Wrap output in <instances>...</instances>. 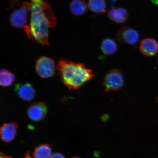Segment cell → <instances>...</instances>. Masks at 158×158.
<instances>
[{
  "label": "cell",
  "instance_id": "8",
  "mask_svg": "<svg viewBox=\"0 0 158 158\" xmlns=\"http://www.w3.org/2000/svg\"><path fill=\"white\" fill-rule=\"evenodd\" d=\"M18 127V125L15 122L3 124L0 130V137L2 141L5 143L12 141L16 135Z\"/></svg>",
  "mask_w": 158,
  "mask_h": 158
},
{
  "label": "cell",
  "instance_id": "15",
  "mask_svg": "<svg viewBox=\"0 0 158 158\" xmlns=\"http://www.w3.org/2000/svg\"><path fill=\"white\" fill-rule=\"evenodd\" d=\"M33 158H49L52 155V148L48 144L37 146L33 152Z\"/></svg>",
  "mask_w": 158,
  "mask_h": 158
},
{
  "label": "cell",
  "instance_id": "5",
  "mask_svg": "<svg viewBox=\"0 0 158 158\" xmlns=\"http://www.w3.org/2000/svg\"><path fill=\"white\" fill-rule=\"evenodd\" d=\"M55 70V62L52 58L41 56L37 61L35 70L37 74L42 78H49L54 76Z\"/></svg>",
  "mask_w": 158,
  "mask_h": 158
},
{
  "label": "cell",
  "instance_id": "9",
  "mask_svg": "<svg viewBox=\"0 0 158 158\" xmlns=\"http://www.w3.org/2000/svg\"><path fill=\"white\" fill-rule=\"evenodd\" d=\"M15 90L20 98L26 101L33 99L35 95L34 88L28 82L17 84L15 87Z\"/></svg>",
  "mask_w": 158,
  "mask_h": 158
},
{
  "label": "cell",
  "instance_id": "6",
  "mask_svg": "<svg viewBox=\"0 0 158 158\" xmlns=\"http://www.w3.org/2000/svg\"><path fill=\"white\" fill-rule=\"evenodd\" d=\"M117 38L120 43L136 45L139 42V35L135 29L129 27L124 26L118 31Z\"/></svg>",
  "mask_w": 158,
  "mask_h": 158
},
{
  "label": "cell",
  "instance_id": "16",
  "mask_svg": "<svg viewBox=\"0 0 158 158\" xmlns=\"http://www.w3.org/2000/svg\"><path fill=\"white\" fill-rule=\"evenodd\" d=\"M15 75L7 69L2 68L0 72V85L3 87L11 85L15 80Z\"/></svg>",
  "mask_w": 158,
  "mask_h": 158
},
{
  "label": "cell",
  "instance_id": "12",
  "mask_svg": "<svg viewBox=\"0 0 158 158\" xmlns=\"http://www.w3.org/2000/svg\"><path fill=\"white\" fill-rule=\"evenodd\" d=\"M100 48L104 54L112 55L117 52L118 45L113 39L106 38L102 41L101 43Z\"/></svg>",
  "mask_w": 158,
  "mask_h": 158
},
{
  "label": "cell",
  "instance_id": "20",
  "mask_svg": "<svg viewBox=\"0 0 158 158\" xmlns=\"http://www.w3.org/2000/svg\"><path fill=\"white\" fill-rule=\"evenodd\" d=\"M151 1L154 4L158 5V0H151Z\"/></svg>",
  "mask_w": 158,
  "mask_h": 158
},
{
  "label": "cell",
  "instance_id": "22",
  "mask_svg": "<svg viewBox=\"0 0 158 158\" xmlns=\"http://www.w3.org/2000/svg\"><path fill=\"white\" fill-rule=\"evenodd\" d=\"M71 158H81L80 157L78 156H74Z\"/></svg>",
  "mask_w": 158,
  "mask_h": 158
},
{
  "label": "cell",
  "instance_id": "11",
  "mask_svg": "<svg viewBox=\"0 0 158 158\" xmlns=\"http://www.w3.org/2000/svg\"><path fill=\"white\" fill-rule=\"evenodd\" d=\"M129 14L127 10L123 7H114L108 13V17L110 20L117 23H123L127 20Z\"/></svg>",
  "mask_w": 158,
  "mask_h": 158
},
{
  "label": "cell",
  "instance_id": "24",
  "mask_svg": "<svg viewBox=\"0 0 158 158\" xmlns=\"http://www.w3.org/2000/svg\"><path fill=\"white\" fill-rule=\"evenodd\" d=\"M157 100L158 101V98H157Z\"/></svg>",
  "mask_w": 158,
  "mask_h": 158
},
{
  "label": "cell",
  "instance_id": "10",
  "mask_svg": "<svg viewBox=\"0 0 158 158\" xmlns=\"http://www.w3.org/2000/svg\"><path fill=\"white\" fill-rule=\"evenodd\" d=\"M139 48L140 52L145 56H153L158 52V41L154 39L145 38L141 41Z\"/></svg>",
  "mask_w": 158,
  "mask_h": 158
},
{
  "label": "cell",
  "instance_id": "2",
  "mask_svg": "<svg viewBox=\"0 0 158 158\" xmlns=\"http://www.w3.org/2000/svg\"><path fill=\"white\" fill-rule=\"evenodd\" d=\"M57 69L62 82L69 89H76L95 77L92 70L82 63L66 59L59 61Z\"/></svg>",
  "mask_w": 158,
  "mask_h": 158
},
{
  "label": "cell",
  "instance_id": "23",
  "mask_svg": "<svg viewBox=\"0 0 158 158\" xmlns=\"http://www.w3.org/2000/svg\"><path fill=\"white\" fill-rule=\"evenodd\" d=\"M157 63H158V59H157Z\"/></svg>",
  "mask_w": 158,
  "mask_h": 158
},
{
  "label": "cell",
  "instance_id": "19",
  "mask_svg": "<svg viewBox=\"0 0 158 158\" xmlns=\"http://www.w3.org/2000/svg\"><path fill=\"white\" fill-rule=\"evenodd\" d=\"M23 158H32L29 152H27Z\"/></svg>",
  "mask_w": 158,
  "mask_h": 158
},
{
  "label": "cell",
  "instance_id": "13",
  "mask_svg": "<svg viewBox=\"0 0 158 158\" xmlns=\"http://www.w3.org/2000/svg\"><path fill=\"white\" fill-rule=\"evenodd\" d=\"M85 0H73L70 5V10L73 15L80 16L84 14L88 9Z\"/></svg>",
  "mask_w": 158,
  "mask_h": 158
},
{
  "label": "cell",
  "instance_id": "4",
  "mask_svg": "<svg viewBox=\"0 0 158 158\" xmlns=\"http://www.w3.org/2000/svg\"><path fill=\"white\" fill-rule=\"evenodd\" d=\"M124 84V78L122 73L117 69L109 72L105 77L103 85L106 90H117L122 88Z\"/></svg>",
  "mask_w": 158,
  "mask_h": 158
},
{
  "label": "cell",
  "instance_id": "21",
  "mask_svg": "<svg viewBox=\"0 0 158 158\" xmlns=\"http://www.w3.org/2000/svg\"><path fill=\"white\" fill-rule=\"evenodd\" d=\"M108 116L106 115H105L102 116V120L104 121H106L108 119Z\"/></svg>",
  "mask_w": 158,
  "mask_h": 158
},
{
  "label": "cell",
  "instance_id": "18",
  "mask_svg": "<svg viewBox=\"0 0 158 158\" xmlns=\"http://www.w3.org/2000/svg\"><path fill=\"white\" fill-rule=\"evenodd\" d=\"M0 158H13V157L6 155L4 153L1 152L0 155Z\"/></svg>",
  "mask_w": 158,
  "mask_h": 158
},
{
  "label": "cell",
  "instance_id": "14",
  "mask_svg": "<svg viewBox=\"0 0 158 158\" xmlns=\"http://www.w3.org/2000/svg\"><path fill=\"white\" fill-rule=\"evenodd\" d=\"M88 5L90 10L94 13H104L107 10L106 0H89Z\"/></svg>",
  "mask_w": 158,
  "mask_h": 158
},
{
  "label": "cell",
  "instance_id": "1",
  "mask_svg": "<svg viewBox=\"0 0 158 158\" xmlns=\"http://www.w3.org/2000/svg\"><path fill=\"white\" fill-rule=\"evenodd\" d=\"M29 28L31 39L43 45H49V27L55 26L56 18L46 0H31Z\"/></svg>",
  "mask_w": 158,
  "mask_h": 158
},
{
  "label": "cell",
  "instance_id": "3",
  "mask_svg": "<svg viewBox=\"0 0 158 158\" xmlns=\"http://www.w3.org/2000/svg\"><path fill=\"white\" fill-rule=\"evenodd\" d=\"M31 9V4L28 2L23 3L19 9L14 11L10 17L11 24L15 28H23L27 37H31L29 27L27 25V16Z\"/></svg>",
  "mask_w": 158,
  "mask_h": 158
},
{
  "label": "cell",
  "instance_id": "17",
  "mask_svg": "<svg viewBox=\"0 0 158 158\" xmlns=\"http://www.w3.org/2000/svg\"><path fill=\"white\" fill-rule=\"evenodd\" d=\"M49 158H66L62 154L56 153L52 154Z\"/></svg>",
  "mask_w": 158,
  "mask_h": 158
},
{
  "label": "cell",
  "instance_id": "7",
  "mask_svg": "<svg viewBox=\"0 0 158 158\" xmlns=\"http://www.w3.org/2000/svg\"><path fill=\"white\" fill-rule=\"evenodd\" d=\"M48 109L44 102H37L31 105L27 110V113L30 119L35 122L44 119L47 114Z\"/></svg>",
  "mask_w": 158,
  "mask_h": 158
}]
</instances>
